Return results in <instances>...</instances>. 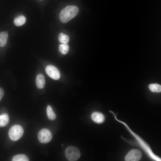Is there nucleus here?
Instances as JSON below:
<instances>
[{
	"label": "nucleus",
	"mask_w": 161,
	"mask_h": 161,
	"mask_svg": "<svg viewBox=\"0 0 161 161\" xmlns=\"http://www.w3.org/2000/svg\"><path fill=\"white\" fill-rule=\"evenodd\" d=\"M79 12L78 8L75 5H68L63 9L60 13L59 18L61 22L67 23L75 17Z\"/></svg>",
	"instance_id": "1"
},
{
	"label": "nucleus",
	"mask_w": 161,
	"mask_h": 161,
	"mask_svg": "<svg viewBox=\"0 0 161 161\" xmlns=\"http://www.w3.org/2000/svg\"><path fill=\"white\" fill-rule=\"evenodd\" d=\"M65 153L66 159L69 161H77L80 156L79 149L72 146H68L65 149Z\"/></svg>",
	"instance_id": "2"
},
{
	"label": "nucleus",
	"mask_w": 161,
	"mask_h": 161,
	"mask_svg": "<svg viewBox=\"0 0 161 161\" xmlns=\"http://www.w3.org/2000/svg\"><path fill=\"white\" fill-rule=\"evenodd\" d=\"M24 130L21 126L19 125H15L10 129L8 135L11 140L17 141L22 136Z\"/></svg>",
	"instance_id": "3"
},
{
	"label": "nucleus",
	"mask_w": 161,
	"mask_h": 161,
	"mask_svg": "<svg viewBox=\"0 0 161 161\" xmlns=\"http://www.w3.org/2000/svg\"><path fill=\"white\" fill-rule=\"evenodd\" d=\"M52 137L51 132L47 129H43L38 132V138L40 142L41 143H49L52 140Z\"/></svg>",
	"instance_id": "4"
},
{
	"label": "nucleus",
	"mask_w": 161,
	"mask_h": 161,
	"mask_svg": "<svg viewBox=\"0 0 161 161\" xmlns=\"http://www.w3.org/2000/svg\"><path fill=\"white\" fill-rule=\"evenodd\" d=\"M141 152L137 149H133L130 150L127 154L125 157L126 161H138L142 157Z\"/></svg>",
	"instance_id": "5"
},
{
	"label": "nucleus",
	"mask_w": 161,
	"mask_h": 161,
	"mask_svg": "<svg viewBox=\"0 0 161 161\" xmlns=\"http://www.w3.org/2000/svg\"><path fill=\"white\" fill-rule=\"evenodd\" d=\"M47 75L51 78L57 80L60 77V73L59 70L55 66L52 65L47 66L45 69Z\"/></svg>",
	"instance_id": "6"
},
{
	"label": "nucleus",
	"mask_w": 161,
	"mask_h": 161,
	"mask_svg": "<svg viewBox=\"0 0 161 161\" xmlns=\"http://www.w3.org/2000/svg\"><path fill=\"white\" fill-rule=\"evenodd\" d=\"M91 117L92 120L97 123H101L105 120V117L101 113L98 112H94L91 114Z\"/></svg>",
	"instance_id": "7"
},
{
	"label": "nucleus",
	"mask_w": 161,
	"mask_h": 161,
	"mask_svg": "<svg viewBox=\"0 0 161 161\" xmlns=\"http://www.w3.org/2000/svg\"><path fill=\"white\" fill-rule=\"evenodd\" d=\"M36 84L38 88L39 89L43 88L45 85V80L44 75L41 74H39L36 78Z\"/></svg>",
	"instance_id": "8"
},
{
	"label": "nucleus",
	"mask_w": 161,
	"mask_h": 161,
	"mask_svg": "<svg viewBox=\"0 0 161 161\" xmlns=\"http://www.w3.org/2000/svg\"><path fill=\"white\" fill-rule=\"evenodd\" d=\"M26 17L20 15L16 18L14 20V23L17 26H20L24 24L26 22Z\"/></svg>",
	"instance_id": "9"
},
{
	"label": "nucleus",
	"mask_w": 161,
	"mask_h": 161,
	"mask_svg": "<svg viewBox=\"0 0 161 161\" xmlns=\"http://www.w3.org/2000/svg\"><path fill=\"white\" fill-rule=\"evenodd\" d=\"M8 38V34L6 32H0V46L4 47L6 44Z\"/></svg>",
	"instance_id": "10"
},
{
	"label": "nucleus",
	"mask_w": 161,
	"mask_h": 161,
	"mask_svg": "<svg viewBox=\"0 0 161 161\" xmlns=\"http://www.w3.org/2000/svg\"><path fill=\"white\" fill-rule=\"evenodd\" d=\"M58 39L59 41L62 44H67L69 41V36L63 32L59 34Z\"/></svg>",
	"instance_id": "11"
},
{
	"label": "nucleus",
	"mask_w": 161,
	"mask_h": 161,
	"mask_svg": "<svg viewBox=\"0 0 161 161\" xmlns=\"http://www.w3.org/2000/svg\"><path fill=\"white\" fill-rule=\"evenodd\" d=\"M9 121L8 115L4 114L0 115V126L3 127L7 125Z\"/></svg>",
	"instance_id": "12"
},
{
	"label": "nucleus",
	"mask_w": 161,
	"mask_h": 161,
	"mask_svg": "<svg viewBox=\"0 0 161 161\" xmlns=\"http://www.w3.org/2000/svg\"><path fill=\"white\" fill-rule=\"evenodd\" d=\"M46 112L47 116L50 120H52L55 119L56 115L52 111V109L50 106H47Z\"/></svg>",
	"instance_id": "13"
},
{
	"label": "nucleus",
	"mask_w": 161,
	"mask_h": 161,
	"mask_svg": "<svg viewBox=\"0 0 161 161\" xmlns=\"http://www.w3.org/2000/svg\"><path fill=\"white\" fill-rule=\"evenodd\" d=\"M29 159L25 155L19 154L14 156L12 159L13 161H28Z\"/></svg>",
	"instance_id": "14"
},
{
	"label": "nucleus",
	"mask_w": 161,
	"mask_h": 161,
	"mask_svg": "<svg viewBox=\"0 0 161 161\" xmlns=\"http://www.w3.org/2000/svg\"><path fill=\"white\" fill-rule=\"evenodd\" d=\"M148 87L150 90L153 92H160L161 91V86L158 84H151Z\"/></svg>",
	"instance_id": "15"
},
{
	"label": "nucleus",
	"mask_w": 161,
	"mask_h": 161,
	"mask_svg": "<svg viewBox=\"0 0 161 161\" xmlns=\"http://www.w3.org/2000/svg\"><path fill=\"white\" fill-rule=\"evenodd\" d=\"M69 49V46L67 44H62L59 46V51L63 55L66 54Z\"/></svg>",
	"instance_id": "16"
},
{
	"label": "nucleus",
	"mask_w": 161,
	"mask_h": 161,
	"mask_svg": "<svg viewBox=\"0 0 161 161\" xmlns=\"http://www.w3.org/2000/svg\"><path fill=\"white\" fill-rule=\"evenodd\" d=\"M4 94V89L1 87H0V101L3 97Z\"/></svg>",
	"instance_id": "17"
},
{
	"label": "nucleus",
	"mask_w": 161,
	"mask_h": 161,
	"mask_svg": "<svg viewBox=\"0 0 161 161\" xmlns=\"http://www.w3.org/2000/svg\"><path fill=\"white\" fill-rule=\"evenodd\" d=\"M62 147H63V146H64L63 145V144H62Z\"/></svg>",
	"instance_id": "18"
},
{
	"label": "nucleus",
	"mask_w": 161,
	"mask_h": 161,
	"mask_svg": "<svg viewBox=\"0 0 161 161\" xmlns=\"http://www.w3.org/2000/svg\"><path fill=\"white\" fill-rule=\"evenodd\" d=\"M40 0V1H42V0Z\"/></svg>",
	"instance_id": "19"
}]
</instances>
